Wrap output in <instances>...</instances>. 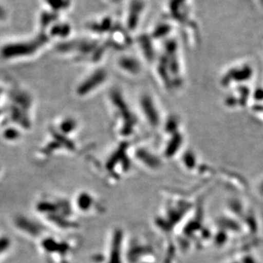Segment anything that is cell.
Wrapping results in <instances>:
<instances>
[{
	"label": "cell",
	"mask_w": 263,
	"mask_h": 263,
	"mask_svg": "<svg viewBox=\"0 0 263 263\" xmlns=\"http://www.w3.org/2000/svg\"><path fill=\"white\" fill-rule=\"evenodd\" d=\"M0 170H1V168H0Z\"/></svg>",
	"instance_id": "obj_1"
}]
</instances>
